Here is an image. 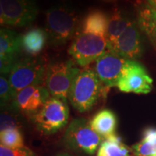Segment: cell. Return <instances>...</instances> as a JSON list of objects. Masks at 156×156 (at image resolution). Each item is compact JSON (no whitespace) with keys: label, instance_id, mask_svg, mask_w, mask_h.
Listing matches in <instances>:
<instances>
[{"label":"cell","instance_id":"22","mask_svg":"<svg viewBox=\"0 0 156 156\" xmlns=\"http://www.w3.org/2000/svg\"><path fill=\"white\" fill-rule=\"evenodd\" d=\"M15 94L8 79L5 76L0 77V101L1 108H13Z\"/></svg>","mask_w":156,"mask_h":156},{"label":"cell","instance_id":"27","mask_svg":"<svg viewBox=\"0 0 156 156\" xmlns=\"http://www.w3.org/2000/svg\"><path fill=\"white\" fill-rule=\"evenodd\" d=\"M148 5H150L152 7H153V8L155 9V12H156V4H148Z\"/></svg>","mask_w":156,"mask_h":156},{"label":"cell","instance_id":"5","mask_svg":"<svg viewBox=\"0 0 156 156\" xmlns=\"http://www.w3.org/2000/svg\"><path fill=\"white\" fill-rule=\"evenodd\" d=\"M69 117L67 101L51 96L31 120L39 132L44 134H52L67 125Z\"/></svg>","mask_w":156,"mask_h":156},{"label":"cell","instance_id":"26","mask_svg":"<svg viewBox=\"0 0 156 156\" xmlns=\"http://www.w3.org/2000/svg\"><path fill=\"white\" fill-rule=\"evenodd\" d=\"M148 4H156V0H147Z\"/></svg>","mask_w":156,"mask_h":156},{"label":"cell","instance_id":"15","mask_svg":"<svg viewBox=\"0 0 156 156\" xmlns=\"http://www.w3.org/2000/svg\"><path fill=\"white\" fill-rule=\"evenodd\" d=\"M47 41L48 35L46 30L42 28L30 29L21 36L23 50L31 56L41 53Z\"/></svg>","mask_w":156,"mask_h":156},{"label":"cell","instance_id":"23","mask_svg":"<svg viewBox=\"0 0 156 156\" xmlns=\"http://www.w3.org/2000/svg\"><path fill=\"white\" fill-rule=\"evenodd\" d=\"M20 114L13 108L2 109L1 112V131L9 128H20V122L17 115Z\"/></svg>","mask_w":156,"mask_h":156},{"label":"cell","instance_id":"16","mask_svg":"<svg viewBox=\"0 0 156 156\" xmlns=\"http://www.w3.org/2000/svg\"><path fill=\"white\" fill-rule=\"evenodd\" d=\"M132 20L119 10H115L109 17L108 30L106 34L107 50L111 51L119 38L130 24Z\"/></svg>","mask_w":156,"mask_h":156},{"label":"cell","instance_id":"28","mask_svg":"<svg viewBox=\"0 0 156 156\" xmlns=\"http://www.w3.org/2000/svg\"><path fill=\"white\" fill-rule=\"evenodd\" d=\"M106 1H113V0H106Z\"/></svg>","mask_w":156,"mask_h":156},{"label":"cell","instance_id":"20","mask_svg":"<svg viewBox=\"0 0 156 156\" xmlns=\"http://www.w3.org/2000/svg\"><path fill=\"white\" fill-rule=\"evenodd\" d=\"M132 152L136 156L156 155V129L149 128L143 134V139L132 146Z\"/></svg>","mask_w":156,"mask_h":156},{"label":"cell","instance_id":"29","mask_svg":"<svg viewBox=\"0 0 156 156\" xmlns=\"http://www.w3.org/2000/svg\"><path fill=\"white\" fill-rule=\"evenodd\" d=\"M155 156H156V155H155Z\"/></svg>","mask_w":156,"mask_h":156},{"label":"cell","instance_id":"17","mask_svg":"<svg viewBox=\"0 0 156 156\" xmlns=\"http://www.w3.org/2000/svg\"><path fill=\"white\" fill-rule=\"evenodd\" d=\"M109 16L101 10H93L84 18L82 32L106 37Z\"/></svg>","mask_w":156,"mask_h":156},{"label":"cell","instance_id":"2","mask_svg":"<svg viewBox=\"0 0 156 156\" xmlns=\"http://www.w3.org/2000/svg\"><path fill=\"white\" fill-rule=\"evenodd\" d=\"M80 19L77 12L67 5H56L46 13L48 41L54 46L65 44L77 31Z\"/></svg>","mask_w":156,"mask_h":156},{"label":"cell","instance_id":"10","mask_svg":"<svg viewBox=\"0 0 156 156\" xmlns=\"http://www.w3.org/2000/svg\"><path fill=\"white\" fill-rule=\"evenodd\" d=\"M51 97L42 85H33L23 89L15 98L13 108L20 114L32 119Z\"/></svg>","mask_w":156,"mask_h":156},{"label":"cell","instance_id":"25","mask_svg":"<svg viewBox=\"0 0 156 156\" xmlns=\"http://www.w3.org/2000/svg\"><path fill=\"white\" fill-rule=\"evenodd\" d=\"M56 156H73V155H70L69 154H67V153H62V154H58V155Z\"/></svg>","mask_w":156,"mask_h":156},{"label":"cell","instance_id":"3","mask_svg":"<svg viewBox=\"0 0 156 156\" xmlns=\"http://www.w3.org/2000/svg\"><path fill=\"white\" fill-rule=\"evenodd\" d=\"M103 140L85 118H77L72 121L63 136L64 145L68 148L87 155H93Z\"/></svg>","mask_w":156,"mask_h":156},{"label":"cell","instance_id":"24","mask_svg":"<svg viewBox=\"0 0 156 156\" xmlns=\"http://www.w3.org/2000/svg\"><path fill=\"white\" fill-rule=\"evenodd\" d=\"M0 156H34V153L26 147L9 148L0 145Z\"/></svg>","mask_w":156,"mask_h":156},{"label":"cell","instance_id":"18","mask_svg":"<svg viewBox=\"0 0 156 156\" xmlns=\"http://www.w3.org/2000/svg\"><path fill=\"white\" fill-rule=\"evenodd\" d=\"M97 156H130L129 149L116 134L103 140Z\"/></svg>","mask_w":156,"mask_h":156},{"label":"cell","instance_id":"7","mask_svg":"<svg viewBox=\"0 0 156 156\" xmlns=\"http://www.w3.org/2000/svg\"><path fill=\"white\" fill-rule=\"evenodd\" d=\"M107 51L105 36L81 32L74 39L68 48V53L77 64L85 67L96 61Z\"/></svg>","mask_w":156,"mask_h":156},{"label":"cell","instance_id":"21","mask_svg":"<svg viewBox=\"0 0 156 156\" xmlns=\"http://www.w3.org/2000/svg\"><path fill=\"white\" fill-rule=\"evenodd\" d=\"M0 142L2 145L9 148L24 147L20 128H9L0 132Z\"/></svg>","mask_w":156,"mask_h":156},{"label":"cell","instance_id":"1","mask_svg":"<svg viewBox=\"0 0 156 156\" xmlns=\"http://www.w3.org/2000/svg\"><path fill=\"white\" fill-rule=\"evenodd\" d=\"M107 89L94 70L82 69L70 88L68 100L78 112H86L106 95Z\"/></svg>","mask_w":156,"mask_h":156},{"label":"cell","instance_id":"14","mask_svg":"<svg viewBox=\"0 0 156 156\" xmlns=\"http://www.w3.org/2000/svg\"><path fill=\"white\" fill-rule=\"evenodd\" d=\"M90 123L93 129L104 140L115 134L117 119L114 113L109 109H103L97 113Z\"/></svg>","mask_w":156,"mask_h":156},{"label":"cell","instance_id":"9","mask_svg":"<svg viewBox=\"0 0 156 156\" xmlns=\"http://www.w3.org/2000/svg\"><path fill=\"white\" fill-rule=\"evenodd\" d=\"M153 80L147 70L136 60H128L116 87L122 92L147 94L153 89Z\"/></svg>","mask_w":156,"mask_h":156},{"label":"cell","instance_id":"11","mask_svg":"<svg viewBox=\"0 0 156 156\" xmlns=\"http://www.w3.org/2000/svg\"><path fill=\"white\" fill-rule=\"evenodd\" d=\"M128 60L107 50L95 61L94 71L107 88L116 87Z\"/></svg>","mask_w":156,"mask_h":156},{"label":"cell","instance_id":"8","mask_svg":"<svg viewBox=\"0 0 156 156\" xmlns=\"http://www.w3.org/2000/svg\"><path fill=\"white\" fill-rule=\"evenodd\" d=\"M36 0H0L2 25L23 27L34 23L38 15Z\"/></svg>","mask_w":156,"mask_h":156},{"label":"cell","instance_id":"6","mask_svg":"<svg viewBox=\"0 0 156 156\" xmlns=\"http://www.w3.org/2000/svg\"><path fill=\"white\" fill-rule=\"evenodd\" d=\"M46 68L44 62L39 58L27 57L19 59L8 76L15 96L25 87L33 85H42L46 77Z\"/></svg>","mask_w":156,"mask_h":156},{"label":"cell","instance_id":"13","mask_svg":"<svg viewBox=\"0 0 156 156\" xmlns=\"http://www.w3.org/2000/svg\"><path fill=\"white\" fill-rule=\"evenodd\" d=\"M138 27L139 25L136 22L132 21L109 51L129 60H136L140 57L142 53V44Z\"/></svg>","mask_w":156,"mask_h":156},{"label":"cell","instance_id":"19","mask_svg":"<svg viewBox=\"0 0 156 156\" xmlns=\"http://www.w3.org/2000/svg\"><path fill=\"white\" fill-rule=\"evenodd\" d=\"M138 25L153 44H156V12L150 5L140 10Z\"/></svg>","mask_w":156,"mask_h":156},{"label":"cell","instance_id":"4","mask_svg":"<svg viewBox=\"0 0 156 156\" xmlns=\"http://www.w3.org/2000/svg\"><path fill=\"white\" fill-rule=\"evenodd\" d=\"M80 70L71 59L54 62L48 65L45 84L51 96L67 101L70 88Z\"/></svg>","mask_w":156,"mask_h":156},{"label":"cell","instance_id":"12","mask_svg":"<svg viewBox=\"0 0 156 156\" xmlns=\"http://www.w3.org/2000/svg\"><path fill=\"white\" fill-rule=\"evenodd\" d=\"M21 36L15 31L3 28L0 30V71L2 75L10 73L22 51Z\"/></svg>","mask_w":156,"mask_h":156}]
</instances>
